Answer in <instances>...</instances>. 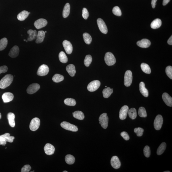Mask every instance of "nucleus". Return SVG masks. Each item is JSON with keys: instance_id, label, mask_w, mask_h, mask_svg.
Masks as SVG:
<instances>
[{"instance_id": "nucleus-1", "label": "nucleus", "mask_w": 172, "mask_h": 172, "mask_svg": "<svg viewBox=\"0 0 172 172\" xmlns=\"http://www.w3.org/2000/svg\"><path fill=\"white\" fill-rule=\"evenodd\" d=\"M13 79V77L11 74L5 75L0 81V88L4 89L10 86Z\"/></svg>"}, {"instance_id": "nucleus-2", "label": "nucleus", "mask_w": 172, "mask_h": 172, "mask_svg": "<svg viewBox=\"0 0 172 172\" xmlns=\"http://www.w3.org/2000/svg\"><path fill=\"white\" fill-rule=\"evenodd\" d=\"M104 60L106 64L109 66L114 65L116 62L115 56L110 52H107L106 54Z\"/></svg>"}, {"instance_id": "nucleus-3", "label": "nucleus", "mask_w": 172, "mask_h": 172, "mask_svg": "<svg viewBox=\"0 0 172 172\" xmlns=\"http://www.w3.org/2000/svg\"><path fill=\"white\" fill-rule=\"evenodd\" d=\"M108 115L106 113L102 114L100 115L99 118V123L103 129H106L108 127Z\"/></svg>"}, {"instance_id": "nucleus-4", "label": "nucleus", "mask_w": 172, "mask_h": 172, "mask_svg": "<svg viewBox=\"0 0 172 172\" xmlns=\"http://www.w3.org/2000/svg\"><path fill=\"white\" fill-rule=\"evenodd\" d=\"M132 73L131 71L128 70L125 74L124 84L125 86L129 87L131 85L132 82Z\"/></svg>"}, {"instance_id": "nucleus-5", "label": "nucleus", "mask_w": 172, "mask_h": 172, "mask_svg": "<svg viewBox=\"0 0 172 172\" xmlns=\"http://www.w3.org/2000/svg\"><path fill=\"white\" fill-rule=\"evenodd\" d=\"M61 126L66 130L72 132H77L78 130L77 126L66 122H62L61 123Z\"/></svg>"}, {"instance_id": "nucleus-6", "label": "nucleus", "mask_w": 172, "mask_h": 172, "mask_svg": "<svg viewBox=\"0 0 172 172\" xmlns=\"http://www.w3.org/2000/svg\"><path fill=\"white\" fill-rule=\"evenodd\" d=\"M40 125V121L39 118H35L32 119L30 122L29 128L32 131H35L39 129Z\"/></svg>"}, {"instance_id": "nucleus-7", "label": "nucleus", "mask_w": 172, "mask_h": 172, "mask_svg": "<svg viewBox=\"0 0 172 172\" xmlns=\"http://www.w3.org/2000/svg\"><path fill=\"white\" fill-rule=\"evenodd\" d=\"M163 119L162 115H158L154 121V126L155 129L157 130H160L163 125Z\"/></svg>"}, {"instance_id": "nucleus-8", "label": "nucleus", "mask_w": 172, "mask_h": 172, "mask_svg": "<svg viewBox=\"0 0 172 172\" xmlns=\"http://www.w3.org/2000/svg\"><path fill=\"white\" fill-rule=\"evenodd\" d=\"M100 86V81L97 80H94L89 84L87 88L89 91L94 92L99 88Z\"/></svg>"}, {"instance_id": "nucleus-9", "label": "nucleus", "mask_w": 172, "mask_h": 172, "mask_svg": "<svg viewBox=\"0 0 172 172\" xmlns=\"http://www.w3.org/2000/svg\"><path fill=\"white\" fill-rule=\"evenodd\" d=\"M49 69L47 65L42 64L39 67L37 71V75L39 76H46L49 73Z\"/></svg>"}, {"instance_id": "nucleus-10", "label": "nucleus", "mask_w": 172, "mask_h": 172, "mask_svg": "<svg viewBox=\"0 0 172 172\" xmlns=\"http://www.w3.org/2000/svg\"><path fill=\"white\" fill-rule=\"evenodd\" d=\"M97 23L100 31L103 34H107L108 32V28L104 20L101 18H98Z\"/></svg>"}, {"instance_id": "nucleus-11", "label": "nucleus", "mask_w": 172, "mask_h": 172, "mask_svg": "<svg viewBox=\"0 0 172 172\" xmlns=\"http://www.w3.org/2000/svg\"><path fill=\"white\" fill-rule=\"evenodd\" d=\"M40 87V85L37 83H33L27 87V92L29 94H34L39 90Z\"/></svg>"}, {"instance_id": "nucleus-12", "label": "nucleus", "mask_w": 172, "mask_h": 172, "mask_svg": "<svg viewBox=\"0 0 172 172\" xmlns=\"http://www.w3.org/2000/svg\"><path fill=\"white\" fill-rule=\"evenodd\" d=\"M48 24L47 20L44 19H40L34 22V25L37 29L45 27Z\"/></svg>"}, {"instance_id": "nucleus-13", "label": "nucleus", "mask_w": 172, "mask_h": 172, "mask_svg": "<svg viewBox=\"0 0 172 172\" xmlns=\"http://www.w3.org/2000/svg\"><path fill=\"white\" fill-rule=\"evenodd\" d=\"M129 108L127 106L125 105L121 108L119 111V118L121 120H124L127 117Z\"/></svg>"}, {"instance_id": "nucleus-14", "label": "nucleus", "mask_w": 172, "mask_h": 172, "mask_svg": "<svg viewBox=\"0 0 172 172\" xmlns=\"http://www.w3.org/2000/svg\"><path fill=\"white\" fill-rule=\"evenodd\" d=\"M63 45L66 53L68 54H71L72 52L73 47L71 42L65 40L63 41Z\"/></svg>"}, {"instance_id": "nucleus-15", "label": "nucleus", "mask_w": 172, "mask_h": 172, "mask_svg": "<svg viewBox=\"0 0 172 172\" xmlns=\"http://www.w3.org/2000/svg\"><path fill=\"white\" fill-rule=\"evenodd\" d=\"M111 164L113 168L115 169H118L121 167L120 160L116 156H113L111 160Z\"/></svg>"}, {"instance_id": "nucleus-16", "label": "nucleus", "mask_w": 172, "mask_h": 172, "mask_svg": "<svg viewBox=\"0 0 172 172\" xmlns=\"http://www.w3.org/2000/svg\"><path fill=\"white\" fill-rule=\"evenodd\" d=\"M45 153L48 155H53L55 152V148L53 145L50 144H47L44 147Z\"/></svg>"}, {"instance_id": "nucleus-17", "label": "nucleus", "mask_w": 172, "mask_h": 172, "mask_svg": "<svg viewBox=\"0 0 172 172\" xmlns=\"http://www.w3.org/2000/svg\"><path fill=\"white\" fill-rule=\"evenodd\" d=\"M151 43L150 41L146 39H143L141 41H138L137 42L138 46L142 48H147L149 47Z\"/></svg>"}, {"instance_id": "nucleus-18", "label": "nucleus", "mask_w": 172, "mask_h": 172, "mask_svg": "<svg viewBox=\"0 0 172 172\" xmlns=\"http://www.w3.org/2000/svg\"><path fill=\"white\" fill-rule=\"evenodd\" d=\"M162 99L166 104L168 106H172V98L167 93H164L162 95Z\"/></svg>"}, {"instance_id": "nucleus-19", "label": "nucleus", "mask_w": 172, "mask_h": 172, "mask_svg": "<svg viewBox=\"0 0 172 172\" xmlns=\"http://www.w3.org/2000/svg\"><path fill=\"white\" fill-rule=\"evenodd\" d=\"M13 98V94L10 92L4 93L2 96V99L4 103H8L12 101Z\"/></svg>"}, {"instance_id": "nucleus-20", "label": "nucleus", "mask_w": 172, "mask_h": 172, "mask_svg": "<svg viewBox=\"0 0 172 172\" xmlns=\"http://www.w3.org/2000/svg\"><path fill=\"white\" fill-rule=\"evenodd\" d=\"M19 52L20 50L18 47L15 46L11 49L9 52V55L11 57L14 58L17 57L19 55Z\"/></svg>"}, {"instance_id": "nucleus-21", "label": "nucleus", "mask_w": 172, "mask_h": 172, "mask_svg": "<svg viewBox=\"0 0 172 172\" xmlns=\"http://www.w3.org/2000/svg\"><path fill=\"white\" fill-rule=\"evenodd\" d=\"M139 89L140 92L144 97H147L148 96V90L145 88V84L144 82H141L140 83Z\"/></svg>"}, {"instance_id": "nucleus-22", "label": "nucleus", "mask_w": 172, "mask_h": 172, "mask_svg": "<svg viewBox=\"0 0 172 172\" xmlns=\"http://www.w3.org/2000/svg\"><path fill=\"white\" fill-rule=\"evenodd\" d=\"M45 33L43 31H40L38 32L36 39L35 42L36 43H40L43 42L44 39Z\"/></svg>"}, {"instance_id": "nucleus-23", "label": "nucleus", "mask_w": 172, "mask_h": 172, "mask_svg": "<svg viewBox=\"0 0 172 172\" xmlns=\"http://www.w3.org/2000/svg\"><path fill=\"white\" fill-rule=\"evenodd\" d=\"M27 33L29 34V36L27 39V40L28 41H32L37 38L38 34L36 30L29 29L27 31Z\"/></svg>"}, {"instance_id": "nucleus-24", "label": "nucleus", "mask_w": 172, "mask_h": 172, "mask_svg": "<svg viewBox=\"0 0 172 172\" xmlns=\"http://www.w3.org/2000/svg\"><path fill=\"white\" fill-rule=\"evenodd\" d=\"M0 138L4 141L11 143L13 142L15 138L14 137L10 136V133H5L0 136Z\"/></svg>"}, {"instance_id": "nucleus-25", "label": "nucleus", "mask_w": 172, "mask_h": 172, "mask_svg": "<svg viewBox=\"0 0 172 172\" xmlns=\"http://www.w3.org/2000/svg\"><path fill=\"white\" fill-rule=\"evenodd\" d=\"M66 70L67 72L71 77H74L75 75L76 71L75 67L73 64H70L68 65L66 67Z\"/></svg>"}, {"instance_id": "nucleus-26", "label": "nucleus", "mask_w": 172, "mask_h": 172, "mask_svg": "<svg viewBox=\"0 0 172 172\" xmlns=\"http://www.w3.org/2000/svg\"><path fill=\"white\" fill-rule=\"evenodd\" d=\"M29 15L28 12L25 10L22 11L18 14L17 19L20 21H23L25 20Z\"/></svg>"}, {"instance_id": "nucleus-27", "label": "nucleus", "mask_w": 172, "mask_h": 172, "mask_svg": "<svg viewBox=\"0 0 172 172\" xmlns=\"http://www.w3.org/2000/svg\"><path fill=\"white\" fill-rule=\"evenodd\" d=\"M161 25V20L159 19H156L151 23V28L153 29H156L159 28Z\"/></svg>"}, {"instance_id": "nucleus-28", "label": "nucleus", "mask_w": 172, "mask_h": 172, "mask_svg": "<svg viewBox=\"0 0 172 172\" xmlns=\"http://www.w3.org/2000/svg\"><path fill=\"white\" fill-rule=\"evenodd\" d=\"M7 117L9 125L11 127H14L15 126L14 114L12 113H9L8 114Z\"/></svg>"}, {"instance_id": "nucleus-29", "label": "nucleus", "mask_w": 172, "mask_h": 172, "mask_svg": "<svg viewBox=\"0 0 172 172\" xmlns=\"http://www.w3.org/2000/svg\"><path fill=\"white\" fill-rule=\"evenodd\" d=\"M70 5L69 3H67L65 5L63 12V16L64 18H67L70 13Z\"/></svg>"}, {"instance_id": "nucleus-30", "label": "nucleus", "mask_w": 172, "mask_h": 172, "mask_svg": "<svg viewBox=\"0 0 172 172\" xmlns=\"http://www.w3.org/2000/svg\"><path fill=\"white\" fill-rule=\"evenodd\" d=\"M73 115L74 118L79 120H83L85 118L84 115L83 113L80 111H76L72 113Z\"/></svg>"}, {"instance_id": "nucleus-31", "label": "nucleus", "mask_w": 172, "mask_h": 172, "mask_svg": "<svg viewBox=\"0 0 172 172\" xmlns=\"http://www.w3.org/2000/svg\"><path fill=\"white\" fill-rule=\"evenodd\" d=\"M113 93V89L110 87H107L103 90L102 93L103 97L107 98L110 96Z\"/></svg>"}, {"instance_id": "nucleus-32", "label": "nucleus", "mask_w": 172, "mask_h": 172, "mask_svg": "<svg viewBox=\"0 0 172 172\" xmlns=\"http://www.w3.org/2000/svg\"><path fill=\"white\" fill-rule=\"evenodd\" d=\"M166 147V144L164 142L162 143L158 148L157 151V154L158 155H160L164 152Z\"/></svg>"}, {"instance_id": "nucleus-33", "label": "nucleus", "mask_w": 172, "mask_h": 172, "mask_svg": "<svg viewBox=\"0 0 172 172\" xmlns=\"http://www.w3.org/2000/svg\"><path fill=\"white\" fill-rule=\"evenodd\" d=\"M141 67L143 72L145 73L148 74L151 73V69L148 64L143 63L141 64Z\"/></svg>"}, {"instance_id": "nucleus-34", "label": "nucleus", "mask_w": 172, "mask_h": 172, "mask_svg": "<svg viewBox=\"0 0 172 172\" xmlns=\"http://www.w3.org/2000/svg\"><path fill=\"white\" fill-rule=\"evenodd\" d=\"M59 58L60 61L62 63H66L68 61V58L63 51H61L59 54Z\"/></svg>"}, {"instance_id": "nucleus-35", "label": "nucleus", "mask_w": 172, "mask_h": 172, "mask_svg": "<svg viewBox=\"0 0 172 172\" xmlns=\"http://www.w3.org/2000/svg\"><path fill=\"white\" fill-rule=\"evenodd\" d=\"M128 114L129 117L132 119H134L137 117V110L135 108H131L129 110Z\"/></svg>"}, {"instance_id": "nucleus-36", "label": "nucleus", "mask_w": 172, "mask_h": 172, "mask_svg": "<svg viewBox=\"0 0 172 172\" xmlns=\"http://www.w3.org/2000/svg\"><path fill=\"white\" fill-rule=\"evenodd\" d=\"M65 161L68 164H72L75 162V158L72 155L68 154L65 156Z\"/></svg>"}, {"instance_id": "nucleus-37", "label": "nucleus", "mask_w": 172, "mask_h": 172, "mask_svg": "<svg viewBox=\"0 0 172 172\" xmlns=\"http://www.w3.org/2000/svg\"><path fill=\"white\" fill-rule=\"evenodd\" d=\"M8 40L6 38H3L0 40V51L4 50L7 46Z\"/></svg>"}, {"instance_id": "nucleus-38", "label": "nucleus", "mask_w": 172, "mask_h": 172, "mask_svg": "<svg viewBox=\"0 0 172 172\" xmlns=\"http://www.w3.org/2000/svg\"><path fill=\"white\" fill-rule=\"evenodd\" d=\"M64 102L66 105L74 106L76 104V101L74 99L72 98H67L64 100Z\"/></svg>"}, {"instance_id": "nucleus-39", "label": "nucleus", "mask_w": 172, "mask_h": 172, "mask_svg": "<svg viewBox=\"0 0 172 172\" xmlns=\"http://www.w3.org/2000/svg\"><path fill=\"white\" fill-rule=\"evenodd\" d=\"M52 80L55 83H59L64 80V77L60 74H56L52 78Z\"/></svg>"}, {"instance_id": "nucleus-40", "label": "nucleus", "mask_w": 172, "mask_h": 172, "mask_svg": "<svg viewBox=\"0 0 172 172\" xmlns=\"http://www.w3.org/2000/svg\"><path fill=\"white\" fill-rule=\"evenodd\" d=\"M83 37L85 43L87 44H90L92 41V38L90 34L88 33H85L83 34Z\"/></svg>"}, {"instance_id": "nucleus-41", "label": "nucleus", "mask_w": 172, "mask_h": 172, "mask_svg": "<svg viewBox=\"0 0 172 172\" xmlns=\"http://www.w3.org/2000/svg\"><path fill=\"white\" fill-rule=\"evenodd\" d=\"M92 61V57L90 55H87L85 58L84 63L86 67H89L90 66Z\"/></svg>"}, {"instance_id": "nucleus-42", "label": "nucleus", "mask_w": 172, "mask_h": 172, "mask_svg": "<svg viewBox=\"0 0 172 172\" xmlns=\"http://www.w3.org/2000/svg\"><path fill=\"white\" fill-rule=\"evenodd\" d=\"M138 115L141 117L145 118L147 116L146 111L144 107H141L139 108Z\"/></svg>"}, {"instance_id": "nucleus-43", "label": "nucleus", "mask_w": 172, "mask_h": 172, "mask_svg": "<svg viewBox=\"0 0 172 172\" xmlns=\"http://www.w3.org/2000/svg\"><path fill=\"white\" fill-rule=\"evenodd\" d=\"M112 12L114 14L115 16H122V12L120 8L118 6L114 7L113 9Z\"/></svg>"}, {"instance_id": "nucleus-44", "label": "nucleus", "mask_w": 172, "mask_h": 172, "mask_svg": "<svg viewBox=\"0 0 172 172\" xmlns=\"http://www.w3.org/2000/svg\"><path fill=\"white\" fill-rule=\"evenodd\" d=\"M144 155L147 158H149L151 155V151L149 147L148 146H146L144 147Z\"/></svg>"}, {"instance_id": "nucleus-45", "label": "nucleus", "mask_w": 172, "mask_h": 172, "mask_svg": "<svg viewBox=\"0 0 172 172\" xmlns=\"http://www.w3.org/2000/svg\"><path fill=\"white\" fill-rule=\"evenodd\" d=\"M166 75L170 79H172V67L171 66H169L166 67Z\"/></svg>"}, {"instance_id": "nucleus-46", "label": "nucleus", "mask_w": 172, "mask_h": 172, "mask_svg": "<svg viewBox=\"0 0 172 172\" xmlns=\"http://www.w3.org/2000/svg\"><path fill=\"white\" fill-rule=\"evenodd\" d=\"M134 131L138 137H141L142 136L143 132H144V129L141 128H137L134 129Z\"/></svg>"}, {"instance_id": "nucleus-47", "label": "nucleus", "mask_w": 172, "mask_h": 172, "mask_svg": "<svg viewBox=\"0 0 172 172\" xmlns=\"http://www.w3.org/2000/svg\"><path fill=\"white\" fill-rule=\"evenodd\" d=\"M82 16L84 19L86 20L89 16V13L86 8H84L82 10Z\"/></svg>"}, {"instance_id": "nucleus-48", "label": "nucleus", "mask_w": 172, "mask_h": 172, "mask_svg": "<svg viewBox=\"0 0 172 172\" xmlns=\"http://www.w3.org/2000/svg\"><path fill=\"white\" fill-rule=\"evenodd\" d=\"M31 168L29 165H26L22 168L21 172H28L31 170Z\"/></svg>"}, {"instance_id": "nucleus-49", "label": "nucleus", "mask_w": 172, "mask_h": 172, "mask_svg": "<svg viewBox=\"0 0 172 172\" xmlns=\"http://www.w3.org/2000/svg\"><path fill=\"white\" fill-rule=\"evenodd\" d=\"M121 136L126 141H128L129 140V136L128 133L124 131L122 132L121 133Z\"/></svg>"}, {"instance_id": "nucleus-50", "label": "nucleus", "mask_w": 172, "mask_h": 172, "mask_svg": "<svg viewBox=\"0 0 172 172\" xmlns=\"http://www.w3.org/2000/svg\"><path fill=\"white\" fill-rule=\"evenodd\" d=\"M8 68L7 66L4 65L0 67V74L3 73H5L8 71Z\"/></svg>"}, {"instance_id": "nucleus-51", "label": "nucleus", "mask_w": 172, "mask_h": 172, "mask_svg": "<svg viewBox=\"0 0 172 172\" xmlns=\"http://www.w3.org/2000/svg\"><path fill=\"white\" fill-rule=\"evenodd\" d=\"M157 1V0H152V1H151V5H152V8L153 9H154L155 8Z\"/></svg>"}, {"instance_id": "nucleus-52", "label": "nucleus", "mask_w": 172, "mask_h": 172, "mask_svg": "<svg viewBox=\"0 0 172 172\" xmlns=\"http://www.w3.org/2000/svg\"><path fill=\"white\" fill-rule=\"evenodd\" d=\"M6 144V141H3L0 138V145H4Z\"/></svg>"}, {"instance_id": "nucleus-53", "label": "nucleus", "mask_w": 172, "mask_h": 172, "mask_svg": "<svg viewBox=\"0 0 172 172\" xmlns=\"http://www.w3.org/2000/svg\"><path fill=\"white\" fill-rule=\"evenodd\" d=\"M167 43L169 44L170 45H172V36L171 35V36L170 37V38H169V39L167 41Z\"/></svg>"}, {"instance_id": "nucleus-54", "label": "nucleus", "mask_w": 172, "mask_h": 172, "mask_svg": "<svg viewBox=\"0 0 172 172\" xmlns=\"http://www.w3.org/2000/svg\"><path fill=\"white\" fill-rule=\"evenodd\" d=\"M170 0H163V5H166L170 2Z\"/></svg>"}, {"instance_id": "nucleus-55", "label": "nucleus", "mask_w": 172, "mask_h": 172, "mask_svg": "<svg viewBox=\"0 0 172 172\" xmlns=\"http://www.w3.org/2000/svg\"><path fill=\"white\" fill-rule=\"evenodd\" d=\"M1 117H2V116H1V113H0V119H1Z\"/></svg>"}, {"instance_id": "nucleus-56", "label": "nucleus", "mask_w": 172, "mask_h": 172, "mask_svg": "<svg viewBox=\"0 0 172 172\" xmlns=\"http://www.w3.org/2000/svg\"><path fill=\"white\" fill-rule=\"evenodd\" d=\"M164 172H170V171H164Z\"/></svg>"}, {"instance_id": "nucleus-57", "label": "nucleus", "mask_w": 172, "mask_h": 172, "mask_svg": "<svg viewBox=\"0 0 172 172\" xmlns=\"http://www.w3.org/2000/svg\"><path fill=\"white\" fill-rule=\"evenodd\" d=\"M68 172V171H63V172Z\"/></svg>"}, {"instance_id": "nucleus-58", "label": "nucleus", "mask_w": 172, "mask_h": 172, "mask_svg": "<svg viewBox=\"0 0 172 172\" xmlns=\"http://www.w3.org/2000/svg\"><path fill=\"white\" fill-rule=\"evenodd\" d=\"M24 41H26V40L25 39H24Z\"/></svg>"}, {"instance_id": "nucleus-59", "label": "nucleus", "mask_w": 172, "mask_h": 172, "mask_svg": "<svg viewBox=\"0 0 172 172\" xmlns=\"http://www.w3.org/2000/svg\"><path fill=\"white\" fill-rule=\"evenodd\" d=\"M45 33H47V31H45Z\"/></svg>"}, {"instance_id": "nucleus-60", "label": "nucleus", "mask_w": 172, "mask_h": 172, "mask_svg": "<svg viewBox=\"0 0 172 172\" xmlns=\"http://www.w3.org/2000/svg\"><path fill=\"white\" fill-rule=\"evenodd\" d=\"M28 13H29V14H30V12H28Z\"/></svg>"}]
</instances>
